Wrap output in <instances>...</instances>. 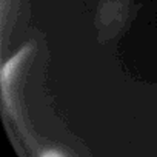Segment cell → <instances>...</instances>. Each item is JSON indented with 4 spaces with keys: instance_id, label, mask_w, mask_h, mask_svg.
<instances>
[{
    "instance_id": "obj_1",
    "label": "cell",
    "mask_w": 157,
    "mask_h": 157,
    "mask_svg": "<svg viewBox=\"0 0 157 157\" xmlns=\"http://www.w3.org/2000/svg\"><path fill=\"white\" fill-rule=\"evenodd\" d=\"M37 157H65V155H63L60 151H57V149L48 148V149H42V151L39 152Z\"/></svg>"
}]
</instances>
